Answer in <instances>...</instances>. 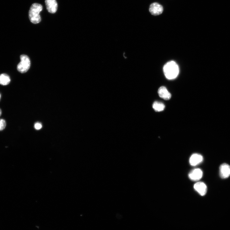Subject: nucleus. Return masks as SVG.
<instances>
[{
    "mask_svg": "<svg viewBox=\"0 0 230 230\" xmlns=\"http://www.w3.org/2000/svg\"><path fill=\"white\" fill-rule=\"evenodd\" d=\"M6 123L5 120L0 119V131L4 130L5 128Z\"/></svg>",
    "mask_w": 230,
    "mask_h": 230,
    "instance_id": "13",
    "label": "nucleus"
},
{
    "mask_svg": "<svg viewBox=\"0 0 230 230\" xmlns=\"http://www.w3.org/2000/svg\"><path fill=\"white\" fill-rule=\"evenodd\" d=\"M1 94H0V100H1Z\"/></svg>",
    "mask_w": 230,
    "mask_h": 230,
    "instance_id": "16",
    "label": "nucleus"
},
{
    "mask_svg": "<svg viewBox=\"0 0 230 230\" xmlns=\"http://www.w3.org/2000/svg\"><path fill=\"white\" fill-rule=\"evenodd\" d=\"M35 129L37 130H39L42 128V125L39 123H37L35 125Z\"/></svg>",
    "mask_w": 230,
    "mask_h": 230,
    "instance_id": "14",
    "label": "nucleus"
},
{
    "mask_svg": "<svg viewBox=\"0 0 230 230\" xmlns=\"http://www.w3.org/2000/svg\"><path fill=\"white\" fill-rule=\"evenodd\" d=\"M158 93L159 97L166 100H170L171 97V94L168 92L166 88L162 86L159 89Z\"/></svg>",
    "mask_w": 230,
    "mask_h": 230,
    "instance_id": "10",
    "label": "nucleus"
},
{
    "mask_svg": "<svg viewBox=\"0 0 230 230\" xmlns=\"http://www.w3.org/2000/svg\"><path fill=\"white\" fill-rule=\"evenodd\" d=\"M2 114V111L1 109H0V116H1Z\"/></svg>",
    "mask_w": 230,
    "mask_h": 230,
    "instance_id": "15",
    "label": "nucleus"
},
{
    "mask_svg": "<svg viewBox=\"0 0 230 230\" xmlns=\"http://www.w3.org/2000/svg\"><path fill=\"white\" fill-rule=\"evenodd\" d=\"M194 189L202 196H204L206 193L207 187L203 182H198L195 184Z\"/></svg>",
    "mask_w": 230,
    "mask_h": 230,
    "instance_id": "8",
    "label": "nucleus"
},
{
    "mask_svg": "<svg viewBox=\"0 0 230 230\" xmlns=\"http://www.w3.org/2000/svg\"><path fill=\"white\" fill-rule=\"evenodd\" d=\"M149 10L152 15L157 16L161 15L164 9L162 5L157 2H155L150 5Z\"/></svg>",
    "mask_w": 230,
    "mask_h": 230,
    "instance_id": "4",
    "label": "nucleus"
},
{
    "mask_svg": "<svg viewBox=\"0 0 230 230\" xmlns=\"http://www.w3.org/2000/svg\"><path fill=\"white\" fill-rule=\"evenodd\" d=\"M43 6L38 3L33 4L29 11V18L31 22L34 24H37L41 21L40 13L42 10Z\"/></svg>",
    "mask_w": 230,
    "mask_h": 230,
    "instance_id": "2",
    "label": "nucleus"
},
{
    "mask_svg": "<svg viewBox=\"0 0 230 230\" xmlns=\"http://www.w3.org/2000/svg\"><path fill=\"white\" fill-rule=\"evenodd\" d=\"M20 61L17 66L18 71L22 73L26 72L29 70L31 66V61L29 58L25 55L20 56Z\"/></svg>",
    "mask_w": 230,
    "mask_h": 230,
    "instance_id": "3",
    "label": "nucleus"
},
{
    "mask_svg": "<svg viewBox=\"0 0 230 230\" xmlns=\"http://www.w3.org/2000/svg\"><path fill=\"white\" fill-rule=\"evenodd\" d=\"M203 171L199 169H196L192 171L189 174V177L192 180L196 181L200 180L203 177Z\"/></svg>",
    "mask_w": 230,
    "mask_h": 230,
    "instance_id": "7",
    "label": "nucleus"
},
{
    "mask_svg": "<svg viewBox=\"0 0 230 230\" xmlns=\"http://www.w3.org/2000/svg\"><path fill=\"white\" fill-rule=\"evenodd\" d=\"M152 107L156 111H162L165 108L164 104L163 103L157 101H155L153 103Z\"/></svg>",
    "mask_w": 230,
    "mask_h": 230,
    "instance_id": "12",
    "label": "nucleus"
},
{
    "mask_svg": "<svg viewBox=\"0 0 230 230\" xmlns=\"http://www.w3.org/2000/svg\"><path fill=\"white\" fill-rule=\"evenodd\" d=\"M45 3L49 12L52 13L56 12L58 8L56 0H45Z\"/></svg>",
    "mask_w": 230,
    "mask_h": 230,
    "instance_id": "6",
    "label": "nucleus"
},
{
    "mask_svg": "<svg viewBox=\"0 0 230 230\" xmlns=\"http://www.w3.org/2000/svg\"><path fill=\"white\" fill-rule=\"evenodd\" d=\"M203 156L197 153L193 154L190 157L189 162L190 165L192 166H196L201 163L203 161Z\"/></svg>",
    "mask_w": 230,
    "mask_h": 230,
    "instance_id": "9",
    "label": "nucleus"
},
{
    "mask_svg": "<svg viewBox=\"0 0 230 230\" xmlns=\"http://www.w3.org/2000/svg\"><path fill=\"white\" fill-rule=\"evenodd\" d=\"M163 71L166 77L172 80L176 78L179 73V67L176 63L173 61L167 62L163 67Z\"/></svg>",
    "mask_w": 230,
    "mask_h": 230,
    "instance_id": "1",
    "label": "nucleus"
},
{
    "mask_svg": "<svg viewBox=\"0 0 230 230\" xmlns=\"http://www.w3.org/2000/svg\"><path fill=\"white\" fill-rule=\"evenodd\" d=\"M220 175L222 178L226 179L230 176V166L228 164L224 163L220 167Z\"/></svg>",
    "mask_w": 230,
    "mask_h": 230,
    "instance_id": "5",
    "label": "nucleus"
},
{
    "mask_svg": "<svg viewBox=\"0 0 230 230\" xmlns=\"http://www.w3.org/2000/svg\"><path fill=\"white\" fill-rule=\"evenodd\" d=\"M11 81L9 76L7 74H2L0 75V85L6 86L9 85Z\"/></svg>",
    "mask_w": 230,
    "mask_h": 230,
    "instance_id": "11",
    "label": "nucleus"
}]
</instances>
